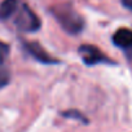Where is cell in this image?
I'll return each instance as SVG.
<instances>
[{"mask_svg":"<svg viewBox=\"0 0 132 132\" xmlns=\"http://www.w3.org/2000/svg\"><path fill=\"white\" fill-rule=\"evenodd\" d=\"M25 47H26L27 52H29L34 58H36V60L40 61V62H44V63H54V62H57V61H56L54 58H52V57L45 52V49H44L40 44H38V43H26Z\"/></svg>","mask_w":132,"mask_h":132,"instance_id":"cell-4","label":"cell"},{"mask_svg":"<svg viewBox=\"0 0 132 132\" xmlns=\"http://www.w3.org/2000/svg\"><path fill=\"white\" fill-rule=\"evenodd\" d=\"M113 42L119 48H123V49L132 48V30H129V29H119L114 34Z\"/></svg>","mask_w":132,"mask_h":132,"instance_id":"cell-5","label":"cell"},{"mask_svg":"<svg viewBox=\"0 0 132 132\" xmlns=\"http://www.w3.org/2000/svg\"><path fill=\"white\" fill-rule=\"evenodd\" d=\"M17 9H18L17 0H3L0 3V21H5L11 18L13 14H16Z\"/></svg>","mask_w":132,"mask_h":132,"instance_id":"cell-6","label":"cell"},{"mask_svg":"<svg viewBox=\"0 0 132 132\" xmlns=\"http://www.w3.org/2000/svg\"><path fill=\"white\" fill-rule=\"evenodd\" d=\"M79 53L83 57L84 62L88 65H95L98 62H105L109 61L104 53H101V51L93 45H82L79 48Z\"/></svg>","mask_w":132,"mask_h":132,"instance_id":"cell-3","label":"cell"},{"mask_svg":"<svg viewBox=\"0 0 132 132\" xmlns=\"http://www.w3.org/2000/svg\"><path fill=\"white\" fill-rule=\"evenodd\" d=\"M14 23L22 31H36L40 27L38 16L27 5H22L21 9H17Z\"/></svg>","mask_w":132,"mask_h":132,"instance_id":"cell-2","label":"cell"},{"mask_svg":"<svg viewBox=\"0 0 132 132\" xmlns=\"http://www.w3.org/2000/svg\"><path fill=\"white\" fill-rule=\"evenodd\" d=\"M122 4H123L127 9L132 11V0H122Z\"/></svg>","mask_w":132,"mask_h":132,"instance_id":"cell-9","label":"cell"},{"mask_svg":"<svg viewBox=\"0 0 132 132\" xmlns=\"http://www.w3.org/2000/svg\"><path fill=\"white\" fill-rule=\"evenodd\" d=\"M9 54V45L0 40V65H3Z\"/></svg>","mask_w":132,"mask_h":132,"instance_id":"cell-7","label":"cell"},{"mask_svg":"<svg viewBox=\"0 0 132 132\" xmlns=\"http://www.w3.org/2000/svg\"><path fill=\"white\" fill-rule=\"evenodd\" d=\"M9 82V74L8 71L0 65V88H3L5 84H8Z\"/></svg>","mask_w":132,"mask_h":132,"instance_id":"cell-8","label":"cell"},{"mask_svg":"<svg viewBox=\"0 0 132 132\" xmlns=\"http://www.w3.org/2000/svg\"><path fill=\"white\" fill-rule=\"evenodd\" d=\"M52 13L57 22L70 34H78L83 29V18L70 4H58L52 8Z\"/></svg>","mask_w":132,"mask_h":132,"instance_id":"cell-1","label":"cell"}]
</instances>
